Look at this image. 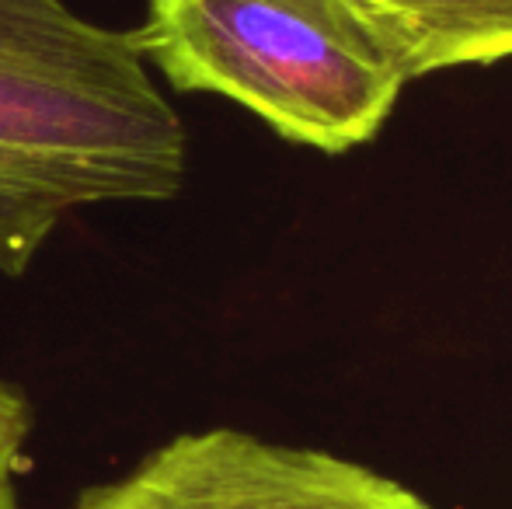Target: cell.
Returning <instances> with one entry per match:
<instances>
[{
	"label": "cell",
	"instance_id": "obj_4",
	"mask_svg": "<svg viewBox=\"0 0 512 509\" xmlns=\"http://www.w3.org/2000/svg\"><path fill=\"white\" fill-rule=\"evenodd\" d=\"M356 7L408 81L512 56V0H356Z\"/></svg>",
	"mask_w": 512,
	"mask_h": 509
},
{
	"label": "cell",
	"instance_id": "obj_5",
	"mask_svg": "<svg viewBox=\"0 0 512 509\" xmlns=\"http://www.w3.org/2000/svg\"><path fill=\"white\" fill-rule=\"evenodd\" d=\"M35 433V408L25 387L0 374V509L21 506V478L32 471L28 443Z\"/></svg>",
	"mask_w": 512,
	"mask_h": 509
},
{
	"label": "cell",
	"instance_id": "obj_2",
	"mask_svg": "<svg viewBox=\"0 0 512 509\" xmlns=\"http://www.w3.org/2000/svg\"><path fill=\"white\" fill-rule=\"evenodd\" d=\"M136 39L175 91L220 95L283 140H373L408 74L356 0H150Z\"/></svg>",
	"mask_w": 512,
	"mask_h": 509
},
{
	"label": "cell",
	"instance_id": "obj_3",
	"mask_svg": "<svg viewBox=\"0 0 512 509\" xmlns=\"http://www.w3.org/2000/svg\"><path fill=\"white\" fill-rule=\"evenodd\" d=\"M74 509H432L401 482L324 450L241 429L185 433Z\"/></svg>",
	"mask_w": 512,
	"mask_h": 509
},
{
	"label": "cell",
	"instance_id": "obj_1",
	"mask_svg": "<svg viewBox=\"0 0 512 509\" xmlns=\"http://www.w3.org/2000/svg\"><path fill=\"white\" fill-rule=\"evenodd\" d=\"M189 136L136 28L67 0H0V276H25L70 213L168 203Z\"/></svg>",
	"mask_w": 512,
	"mask_h": 509
}]
</instances>
